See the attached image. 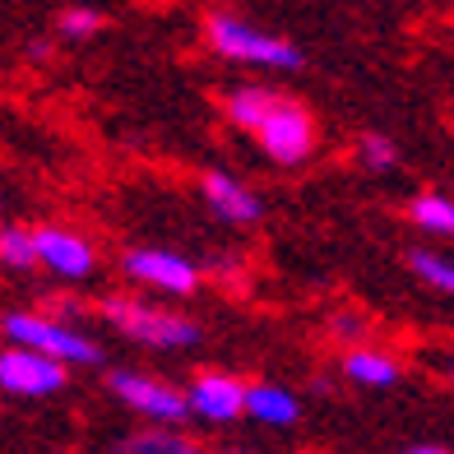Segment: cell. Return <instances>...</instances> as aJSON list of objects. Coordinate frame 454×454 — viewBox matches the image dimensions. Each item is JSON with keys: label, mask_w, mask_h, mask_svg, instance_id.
Wrapping results in <instances>:
<instances>
[{"label": "cell", "mask_w": 454, "mask_h": 454, "mask_svg": "<svg viewBox=\"0 0 454 454\" xmlns=\"http://www.w3.org/2000/svg\"><path fill=\"white\" fill-rule=\"evenodd\" d=\"M204 33H209V43H214L218 56L241 60V66H264V70H297L301 66V51L287 43V37L260 33V28H251L237 14H209Z\"/></svg>", "instance_id": "cell-1"}, {"label": "cell", "mask_w": 454, "mask_h": 454, "mask_svg": "<svg viewBox=\"0 0 454 454\" xmlns=\"http://www.w3.org/2000/svg\"><path fill=\"white\" fill-rule=\"evenodd\" d=\"M5 339H14V348H33L60 366H93L102 362L98 343L89 334H79L74 325L51 320V316H33V311H14L5 316Z\"/></svg>", "instance_id": "cell-2"}, {"label": "cell", "mask_w": 454, "mask_h": 454, "mask_svg": "<svg viewBox=\"0 0 454 454\" xmlns=\"http://www.w3.org/2000/svg\"><path fill=\"white\" fill-rule=\"evenodd\" d=\"M102 320L112 329H121L135 343H153V348H191L200 339V325L185 320L176 311H158V306H144L130 297H107L102 301Z\"/></svg>", "instance_id": "cell-3"}, {"label": "cell", "mask_w": 454, "mask_h": 454, "mask_svg": "<svg viewBox=\"0 0 454 454\" xmlns=\"http://www.w3.org/2000/svg\"><path fill=\"white\" fill-rule=\"evenodd\" d=\"M66 385V366L33 353V348H5L0 353V389L5 395H19V399H47Z\"/></svg>", "instance_id": "cell-4"}, {"label": "cell", "mask_w": 454, "mask_h": 454, "mask_svg": "<svg viewBox=\"0 0 454 454\" xmlns=\"http://www.w3.org/2000/svg\"><path fill=\"white\" fill-rule=\"evenodd\" d=\"M112 395L121 403H130L135 412L153 422H181L191 418V403H185L181 389H172L168 380H153V376H139V371H116L112 376Z\"/></svg>", "instance_id": "cell-5"}, {"label": "cell", "mask_w": 454, "mask_h": 454, "mask_svg": "<svg viewBox=\"0 0 454 454\" xmlns=\"http://www.w3.org/2000/svg\"><path fill=\"white\" fill-rule=\"evenodd\" d=\"M255 139H260V149L270 153L274 162H301L306 153H311V144H316V121L306 116L297 102L278 98V107L255 130Z\"/></svg>", "instance_id": "cell-6"}, {"label": "cell", "mask_w": 454, "mask_h": 454, "mask_svg": "<svg viewBox=\"0 0 454 454\" xmlns=\"http://www.w3.org/2000/svg\"><path fill=\"white\" fill-rule=\"evenodd\" d=\"M126 274L149 283V287H162V293H195L200 287V270L185 255H172V251H130L126 255Z\"/></svg>", "instance_id": "cell-7"}, {"label": "cell", "mask_w": 454, "mask_h": 454, "mask_svg": "<svg viewBox=\"0 0 454 454\" xmlns=\"http://www.w3.org/2000/svg\"><path fill=\"white\" fill-rule=\"evenodd\" d=\"M33 246H37V264H47L51 274H66V278L93 274L98 255H93V246L79 232H66V227H37Z\"/></svg>", "instance_id": "cell-8"}, {"label": "cell", "mask_w": 454, "mask_h": 454, "mask_svg": "<svg viewBox=\"0 0 454 454\" xmlns=\"http://www.w3.org/2000/svg\"><path fill=\"white\" fill-rule=\"evenodd\" d=\"M191 412L209 422H232L237 412H246V385L237 376H227V371H209V376H200L191 385V395H185Z\"/></svg>", "instance_id": "cell-9"}, {"label": "cell", "mask_w": 454, "mask_h": 454, "mask_svg": "<svg viewBox=\"0 0 454 454\" xmlns=\"http://www.w3.org/2000/svg\"><path fill=\"white\" fill-rule=\"evenodd\" d=\"M204 200H209V209L223 214L227 223H255L260 218V200L246 191V185L237 176H227V172H204Z\"/></svg>", "instance_id": "cell-10"}, {"label": "cell", "mask_w": 454, "mask_h": 454, "mask_svg": "<svg viewBox=\"0 0 454 454\" xmlns=\"http://www.w3.org/2000/svg\"><path fill=\"white\" fill-rule=\"evenodd\" d=\"M246 412H251L255 422H264V427H293V422L301 418V408H297V395H293V389L270 385V380L246 385Z\"/></svg>", "instance_id": "cell-11"}, {"label": "cell", "mask_w": 454, "mask_h": 454, "mask_svg": "<svg viewBox=\"0 0 454 454\" xmlns=\"http://www.w3.org/2000/svg\"><path fill=\"white\" fill-rule=\"evenodd\" d=\"M274 107H278V98L270 89H237L232 98H227V121L241 126V130H260Z\"/></svg>", "instance_id": "cell-12"}, {"label": "cell", "mask_w": 454, "mask_h": 454, "mask_svg": "<svg viewBox=\"0 0 454 454\" xmlns=\"http://www.w3.org/2000/svg\"><path fill=\"white\" fill-rule=\"evenodd\" d=\"M343 376L357 380V385H395L399 380V362L385 357V353H371V348H357V353L343 357Z\"/></svg>", "instance_id": "cell-13"}, {"label": "cell", "mask_w": 454, "mask_h": 454, "mask_svg": "<svg viewBox=\"0 0 454 454\" xmlns=\"http://www.w3.org/2000/svg\"><path fill=\"white\" fill-rule=\"evenodd\" d=\"M408 218L418 227H427V232L454 237V200H445V195H418L408 204Z\"/></svg>", "instance_id": "cell-14"}, {"label": "cell", "mask_w": 454, "mask_h": 454, "mask_svg": "<svg viewBox=\"0 0 454 454\" xmlns=\"http://www.w3.org/2000/svg\"><path fill=\"white\" fill-rule=\"evenodd\" d=\"M116 454H200V445L176 436V431H139V436L121 441Z\"/></svg>", "instance_id": "cell-15"}, {"label": "cell", "mask_w": 454, "mask_h": 454, "mask_svg": "<svg viewBox=\"0 0 454 454\" xmlns=\"http://www.w3.org/2000/svg\"><path fill=\"white\" fill-rule=\"evenodd\" d=\"M0 264L5 270H33L37 264V246L28 227H0Z\"/></svg>", "instance_id": "cell-16"}, {"label": "cell", "mask_w": 454, "mask_h": 454, "mask_svg": "<svg viewBox=\"0 0 454 454\" xmlns=\"http://www.w3.org/2000/svg\"><path fill=\"white\" fill-rule=\"evenodd\" d=\"M408 264H412V274H418L422 283H431L436 293H450V297H454V260L431 255V251H412Z\"/></svg>", "instance_id": "cell-17"}, {"label": "cell", "mask_w": 454, "mask_h": 454, "mask_svg": "<svg viewBox=\"0 0 454 454\" xmlns=\"http://www.w3.org/2000/svg\"><path fill=\"white\" fill-rule=\"evenodd\" d=\"M56 28H60V37H93L98 28H102V19H98V10H89V5H74V10H66L56 19Z\"/></svg>", "instance_id": "cell-18"}, {"label": "cell", "mask_w": 454, "mask_h": 454, "mask_svg": "<svg viewBox=\"0 0 454 454\" xmlns=\"http://www.w3.org/2000/svg\"><path fill=\"white\" fill-rule=\"evenodd\" d=\"M362 158H366V168H389L395 162V144L380 135H362Z\"/></svg>", "instance_id": "cell-19"}, {"label": "cell", "mask_w": 454, "mask_h": 454, "mask_svg": "<svg viewBox=\"0 0 454 454\" xmlns=\"http://www.w3.org/2000/svg\"><path fill=\"white\" fill-rule=\"evenodd\" d=\"M334 334L339 339H357L362 334V320L357 316H334Z\"/></svg>", "instance_id": "cell-20"}, {"label": "cell", "mask_w": 454, "mask_h": 454, "mask_svg": "<svg viewBox=\"0 0 454 454\" xmlns=\"http://www.w3.org/2000/svg\"><path fill=\"white\" fill-rule=\"evenodd\" d=\"M403 454H450V450H441V445H418V450H403Z\"/></svg>", "instance_id": "cell-21"}, {"label": "cell", "mask_w": 454, "mask_h": 454, "mask_svg": "<svg viewBox=\"0 0 454 454\" xmlns=\"http://www.w3.org/2000/svg\"><path fill=\"white\" fill-rule=\"evenodd\" d=\"M450 380H454V357H450Z\"/></svg>", "instance_id": "cell-22"}]
</instances>
